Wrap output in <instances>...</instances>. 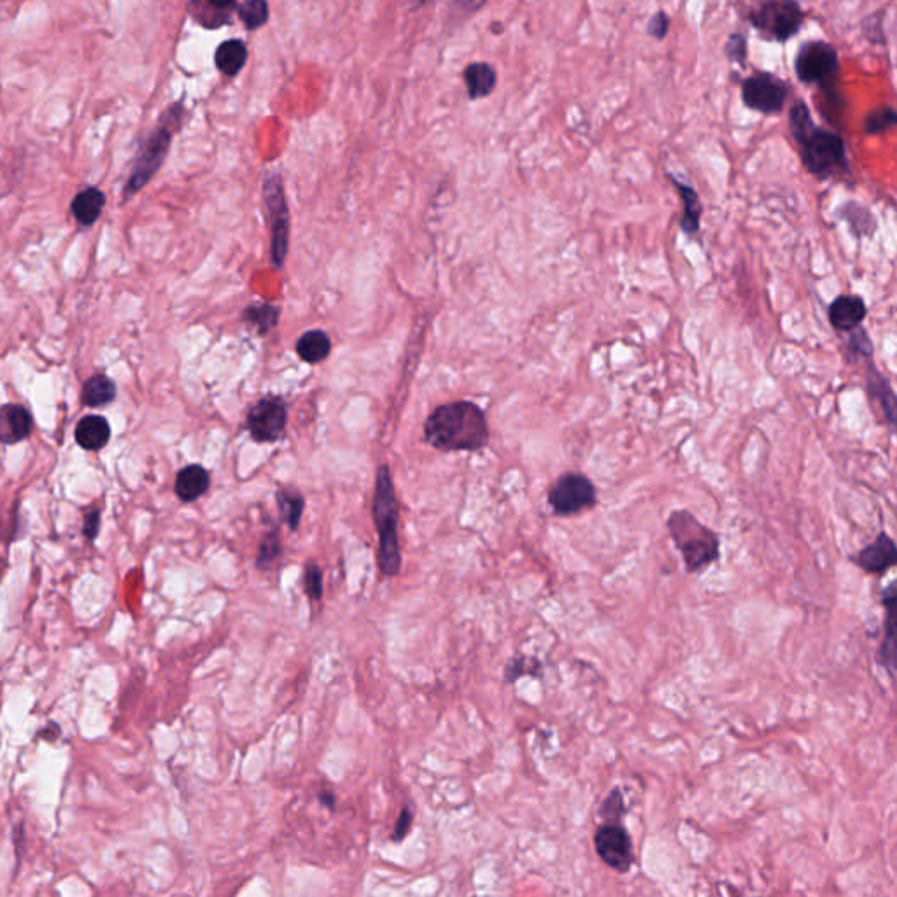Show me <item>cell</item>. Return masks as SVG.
I'll return each mask as SVG.
<instances>
[{"label":"cell","mask_w":897,"mask_h":897,"mask_svg":"<svg viewBox=\"0 0 897 897\" xmlns=\"http://www.w3.org/2000/svg\"><path fill=\"white\" fill-rule=\"evenodd\" d=\"M788 130L797 144L801 164L819 181H844L852 175L846 144L840 133L817 126L804 101L788 111Z\"/></svg>","instance_id":"6da1fadb"},{"label":"cell","mask_w":897,"mask_h":897,"mask_svg":"<svg viewBox=\"0 0 897 897\" xmlns=\"http://www.w3.org/2000/svg\"><path fill=\"white\" fill-rule=\"evenodd\" d=\"M424 439L444 452L481 450L489 442L488 417L473 401L442 403L424 421Z\"/></svg>","instance_id":"7a4b0ae2"},{"label":"cell","mask_w":897,"mask_h":897,"mask_svg":"<svg viewBox=\"0 0 897 897\" xmlns=\"http://www.w3.org/2000/svg\"><path fill=\"white\" fill-rule=\"evenodd\" d=\"M372 515L379 533V568L384 577H396L401 570V551L398 538L400 508L388 465H381L376 477Z\"/></svg>","instance_id":"3957f363"},{"label":"cell","mask_w":897,"mask_h":897,"mask_svg":"<svg viewBox=\"0 0 897 897\" xmlns=\"http://www.w3.org/2000/svg\"><path fill=\"white\" fill-rule=\"evenodd\" d=\"M667 526L689 573H699L719 560V535L705 526L692 512L685 508L673 510Z\"/></svg>","instance_id":"277c9868"},{"label":"cell","mask_w":897,"mask_h":897,"mask_svg":"<svg viewBox=\"0 0 897 897\" xmlns=\"http://www.w3.org/2000/svg\"><path fill=\"white\" fill-rule=\"evenodd\" d=\"M739 16L766 43H787L806 20L797 0H739Z\"/></svg>","instance_id":"5b68a950"},{"label":"cell","mask_w":897,"mask_h":897,"mask_svg":"<svg viewBox=\"0 0 897 897\" xmlns=\"http://www.w3.org/2000/svg\"><path fill=\"white\" fill-rule=\"evenodd\" d=\"M182 114H184L182 104H174L160 119L158 128L144 142V146L141 148L139 157L133 164V168H132V174L125 184V191H123L125 200H128L135 193H139L153 179V175L158 172V168L162 167V164L167 158L172 137L177 132V128L181 126Z\"/></svg>","instance_id":"8992f818"},{"label":"cell","mask_w":897,"mask_h":897,"mask_svg":"<svg viewBox=\"0 0 897 897\" xmlns=\"http://www.w3.org/2000/svg\"><path fill=\"white\" fill-rule=\"evenodd\" d=\"M262 193L271 228V260L278 269H282L289 251L291 220L282 179L278 172H269L265 175Z\"/></svg>","instance_id":"52a82bcc"},{"label":"cell","mask_w":897,"mask_h":897,"mask_svg":"<svg viewBox=\"0 0 897 897\" xmlns=\"http://www.w3.org/2000/svg\"><path fill=\"white\" fill-rule=\"evenodd\" d=\"M794 72L803 85L828 88L840 74V56L836 48L822 39L804 41L794 58Z\"/></svg>","instance_id":"ba28073f"},{"label":"cell","mask_w":897,"mask_h":897,"mask_svg":"<svg viewBox=\"0 0 897 897\" xmlns=\"http://www.w3.org/2000/svg\"><path fill=\"white\" fill-rule=\"evenodd\" d=\"M741 101L750 111L779 116L790 97V85L777 74L757 70L741 81Z\"/></svg>","instance_id":"9c48e42d"},{"label":"cell","mask_w":897,"mask_h":897,"mask_svg":"<svg viewBox=\"0 0 897 897\" xmlns=\"http://www.w3.org/2000/svg\"><path fill=\"white\" fill-rule=\"evenodd\" d=\"M547 502L556 515L570 517L594 508L598 504V493L594 482L587 475L578 472H566L551 486Z\"/></svg>","instance_id":"30bf717a"},{"label":"cell","mask_w":897,"mask_h":897,"mask_svg":"<svg viewBox=\"0 0 897 897\" xmlns=\"http://www.w3.org/2000/svg\"><path fill=\"white\" fill-rule=\"evenodd\" d=\"M287 424V405L280 396H263L247 412L246 426L253 440L272 444L284 437Z\"/></svg>","instance_id":"8fae6325"},{"label":"cell","mask_w":897,"mask_h":897,"mask_svg":"<svg viewBox=\"0 0 897 897\" xmlns=\"http://www.w3.org/2000/svg\"><path fill=\"white\" fill-rule=\"evenodd\" d=\"M594 848L600 859L617 873H627L634 864L633 841L618 820H605L594 835Z\"/></svg>","instance_id":"7c38bea8"},{"label":"cell","mask_w":897,"mask_h":897,"mask_svg":"<svg viewBox=\"0 0 897 897\" xmlns=\"http://www.w3.org/2000/svg\"><path fill=\"white\" fill-rule=\"evenodd\" d=\"M852 561L871 575H884L897 562V547L894 538L882 531L875 542L859 551Z\"/></svg>","instance_id":"4fadbf2b"},{"label":"cell","mask_w":897,"mask_h":897,"mask_svg":"<svg viewBox=\"0 0 897 897\" xmlns=\"http://www.w3.org/2000/svg\"><path fill=\"white\" fill-rule=\"evenodd\" d=\"M868 318V305L859 295H840L836 296L829 309L828 319L833 330L838 334H850L859 328Z\"/></svg>","instance_id":"5bb4252c"},{"label":"cell","mask_w":897,"mask_h":897,"mask_svg":"<svg viewBox=\"0 0 897 897\" xmlns=\"http://www.w3.org/2000/svg\"><path fill=\"white\" fill-rule=\"evenodd\" d=\"M866 384L869 398L880 405L891 430H894L897 417L896 392L893 390L889 379L875 367L873 358L866 360Z\"/></svg>","instance_id":"9a60e30c"},{"label":"cell","mask_w":897,"mask_h":897,"mask_svg":"<svg viewBox=\"0 0 897 897\" xmlns=\"http://www.w3.org/2000/svg\"><path fill=\"white\" fill-rule=\"evenodd\" d=\"M32 414L18 403H5L0 407V442L5 446L18 444L32 433Z\"/></svg>","instance_id":"2e32d148"},{"label":"cell","mask_w":897,"mask_h":897,"mask_svg":"<svg viewBox=\"0 0 897 897\" xmlns=\"http://www.w3.org/2000/svg\"><path fill=\"white\" fill-rule=\"evenodd\" d=\"M882 603L887 609L885 634L878 652V663L891 676L896 673V584L893 582L882 594Z\"/></svg>","instance_id":"e0dca14e"},{"label":"cell","mask_w":897,"mask_h":897,"mask_svg":"<svg viewBox=\"0 0 897 897\" xmlns=\"http://www.w3.org/2000/svg\"><path fill=\"white\" fill-rule=\"evenodd\" d=\"M675 190L678 191V197L682 200V218H680V228L685 235L696 237L701 228V216H703V204L698 195V191L687 184L678 181L672 174H667Z\"/></svg>","instance_id":"ac0fdd59"},{"label":"cell","mask_w":897,"mask_h":897,"mask_svg":"<svg viewBox=\"0 0 897 897\" xmlns=\"http://www.w3.org/2000/svg\"><path fill=\"white\" fill-rule=\"evenodd\" d=\"M211 475L202 465H188L184 466L174 484V491L181 502H195L209 491Z\"/></svg>","instance_id":"d6986e66"},{"label":"cell","mask_w":897,"mask_h":897,"mask_svg":"<svg viewBox=\"0 0 897 897\" xmlns=\"http://www.w3.org/2000/svg\"><path fill=\"white\" fill-rule=\"evenodd\" d=\"M109 439L111 428L102 416H86L76 426V442L86 450L106 448Z\"/></svg>","instance_id":"ffe728a7"},{"label":"cell","mask_w":897,"mask_h":897,"mask_svg":"<svg viewBox=\"0 0 897 897\" xmlns=\"http://www.w3.org/2000/svg\"><path fill=\"white\" fill-rule=\"evenodd\" d=\"M106 206V195L99 188H86L76 195L70 204L72 216L83 226L97 223Z\"/></svg>","instance_id":"44dd1931"},{"label":"cell","mask_w":897,"mask_h":897,"mask_svg":"<svg viewBox=\"0 0 897 897\" xmlns=\"http://www.w3.org/2000/svg\"><path fill=\"white\" fill-rule=\"evenodd\" d=\"M497 81H498V76H497L495 67L486 61L470 63L465 69V85H466L470 99H473V101L491 95L493 90L497 88Z\"/></svg>","instance_id":"7402d4cb"},{"label":"cell","mask_w":897,"mask_h":897,"mask_svg":"<svg viewBox=\"0 0 897 897\" xmlns=\"http://www.w3.org/2000/svg\"><path fill=\"white\" fill-rule=\"evenodd\" d=\"M332 351V340L323 330H309L298 338L296 354L305 363H321Z\"/></svg>","instance_id":"603a6c76"},{"label":"cell","mask_w":897,"mask_h":897,"mask_svg":"<svg viewBox=\"0 0 897 897\" xmlns=\"http://www.w3.org/2000/svg\"><path fill=\"white\" fill-rule=\"evenodd\" d=\"M279 316L280 309L278 305L267 302H256L244 311L242 319L260 335H269L278 327Z\"/></svg>","instance_id":"cb8c5ba5"},{"label":"cell","mask_w":897,"mask_h":897,"mask_svg":"<svg viewBox=\"0 0 897 897\" xmlns=\"http://www.w3.org/2000/svg\"><path fill=\"white\" fill-rule=\"evenodd\" d=\"M836 214L840 216V220L848 223L850 230L857 237H869L875 233V230L878 226L873 213L857 202H846L843 207L836 211Z\"/></svg>","instance_id":"d4e9b609"},{"label":"cell","mask_w":897,"mask_h":897,"mask_svg":"<svg viewBox=\"0 0 897 897\" xmlns=\"http://www.w3.org/2000/svg\"><path fill=\"white\" fill-rule=\"evenodd\" d=\"M276 502L279 508L280 519L289 526L291 531H296L305 510L303 497L291 488H279L276 493Z\"/></svg>","instance_id":"484cf974"},{"label":"cell","mask_w":897,"mask_h":897,"mask_svg":"<svg viewBox=\"0 0 897 897\" xmlns=\"http://www.w3.org/2000/svg\"><path fill=\"white\" fill-rule=\"evenodd\" d=\"M247 60V48L242 41H224L216 50V65L224 76H237Z\"/></svg>","instance_id":"4316f807"},{"label":"cell","mask_w":897,"mask_h":897,"mask_svg":"<svg viewBox=\"0 0 897 897\" xmlns=\"http://www.w3.org/2000/svg\"><path fill=\"white\" fill-rule=\"evenodd\" d=\"M116 398V384L104 374L90 377L83 386V401L88 407H102Z\"/></svg>","instance_id":"83f0119b"},{"label":"cell","mask_w":897,"mask_h":897,"mask_svg":"<svg viewBox=\"0 0 897 897\" xmlns=\"http://www.w3.org/2000/svg\"><path fill=\"white\" fill-rule=\"evenodd\" d=\"M282 553V547H280V535L279 528H272L260 542V547H258V556H256V566L262 568V570H269L276 564V561L280 556Z\"/></svg>","instance_id":"f1b7e54d"},{"label":"cell","mask_w":897,"mask_h":897,"mask_svg":"<svg viewBox=\"0 0 897 897\" xmlns=\"http://www.w3.org/2000/svg\"><path fill=\"white\" fill-rule=\"evenodd\" d=\"M896 123L897 116L894 108L885 106V108H880V109H875V111L866 114L864 132L868 135H880V133L891 130L893 126H896Z\"/></svg>","instance_id":"f546056e"},{"label":"cell","mask_w":897,"mask_h":897,"mask_svg":"<svg viewBox=\"0 0 897 897\" xmlns=\"http://www.w3.org/2000/svg\"><path fill=\"white\" fill-rule=\"evenodd\" d=\"M238 16L249 30L260 28L269 20V4L267 0H246L238 9Z\"/></svg>","instance_id":"4dcf8cb0"},{"label":"cell","mask_w":897,"mask_h":897,"mask_svg":"<svg viewBox=\"0 0 897 897\" xmlns=\"http://www.w3.org/2000/svg\"><path fill=\"white\" fill-rule=\"evenodd\" d=\"M848 335L850 336H848L846 345H844L848 356H852V358H864V360L873 358V354H875L873 340H871V336L868 335V332L862 327L855 328Z\"/></svg>","instance_id":"1f68e13d"},{"label":"cell","mask_w":897,"mask_h":897,"mask_svg":"<svg viewBox=\"0 0 897 897\" xmlns=\"http://www.w3.org/2000/svg\"><path fill=\"white\" fill-rule=\"evenodd\" d=\"M303 591L312 602H319L323 596V571L318 562L309 561L303 570Z\"/></svg>","instance_id":"d6a6232c"},{"label":"cell","mask_w":897,"mask_h":897,"mask_svg":"<svg viewBox=\"0 0 897 897\" xmlns=\"http://www.w3.org/2000/svg\"><path fill=\"white\" fill-rule=\"evenodd\" d=\"M724 52H726V56H728L731 63L745 67L747 65V56H748V43H747L745 34H741V32L731 34L728 37Z\"/></svg>","instance_id":"836d02e7"},{"label":"cell","mask_w":897,"mask_h":897,"mask_svg":"<svg viewBox=\"0 0 897 897\" xmlns=\"http://www.w3.org/2000/svg\"><path fill=\"white\" fill-rule=\"evenodd\" d=\"M670 25H672V18L668 16V12L663 9L656 11L647 23V34L656 41H663L670 32Z\"/></svg>","instance_id":"e575fe53"},{"label":"cell","mask_w":897,"mask_h":897,"mask_svg":"<svg viewBox=\"0 0 897 897\" xmlns=\"http://www.w3.org/2000/svg\"><path fill=\"white\" fill-rule=\"evenodd\" d=\"M624 812H626V806H624V797H622V792L620 788H614L609 797L605 799L603 806H602V817L605 820H618L624 817Z\"/></svg>","instance_id":"d590c367"},{"label":"cell","mask_w":897,"mask_h":897,"mask_svg":"<svg viewBox=\"0 0 897 897\" xmlns=\"http://www.w3.org/2000/svg\"><path fill=\"white\" fill-rule=\"evenodd\" d=\"M412 820H414V815H412V810L410 806H403L398 820H396V826H394V831H392V840L394 843L403 840L408 831H410V826H412Z\"/></svg>","instance_id":"8d00e7d4"},{"label":"cell","mask_w":897,"mask_h":897,"mask_svg":"<svg viewBox=\"0 0 897 897\" xmlns=\"http://www.w3.org/2000/svg\"><path fill=\"white\" fill-rule=\"evenodd\" d=\"M99 529H101V510H92L86 517H85V524H83V533L88 540H95L97 535H99Z\"/></svg>","instance_id":"74e56055"},{"label":"cell","mask_w":897,"mask_h":897,"mask_svg":"<svg viewBox=\"0 0 897 897\" xmlns=\"http://www.w3.org/2000/svg\"><path fill=\"white\" fill-rule=\"evenodd\" d=\"M206 2H207L211 7H214L216 11H222L223 14H226V12L233 7V4H235V0H206Z\"/></svg>","instance_id":"f35d334b"},{"label":"cell","mask_w":897,"mask_h":897,"mask_svg":"<svg viewBox=\"0 0 897 897\" xmlns=\"http://www.w3.org/2000/svg\"><path fill=\"white\" fill-rule=\"evenodd\" d=\"M318 797H319V801H321L327 808H330V810H334V808H335V796H334L330 790H321Z\"/></svg>","instance_id":"ab89813d"},{"label":"cell","mask_w":897,"mask_h":897,"mask_svg":"<svg viewBox=\"0 0 897 897\" xmlns=\"http://www.w3.org/2000/svg\"><path fill=\"white\" fill-rule=\"evenodd\" d=\"M465 11H477L479 7H482L488 0H456Z\"/></svg>","instance_id":"60d3db41"}]
</instances>
